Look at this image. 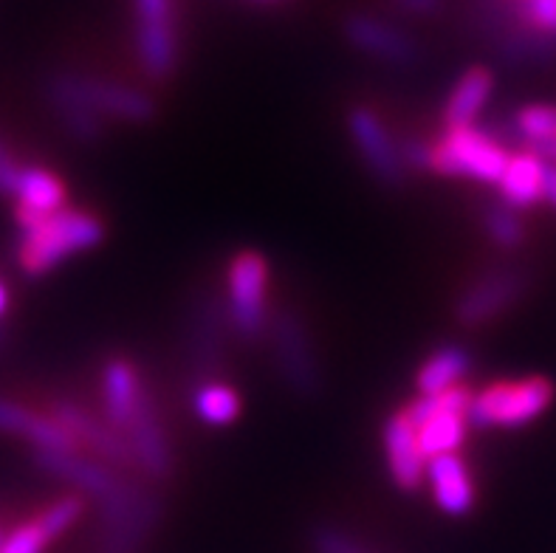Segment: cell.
<instances>
[{
  "label": "cell",
  "instance_id": "6",
  "mask_svg": "<svg viewBox=\"0 0 556 553\" xmlns=\"http://www.w3.org/2000/svg\"><path fill=\"white\" fill-rule=\"evenodd\" d=\"M472 404V392L466 387H452L438 395H421V401L409 406L407 415L416 427L418 449L427 457L455 455V449L466 438V415Z\"/></svg>",
  "mask_w": 556,
  "mask_h": 553
},
{
  "label": "cell",
  "instance_id": "32",
  "mask_svg": "<svg viewBox=\"0 0 556 553\" xmlns=\"http://www.w3.org/2000/svg\"><path fill=\"white\" fill-rule=\"evenodd\" d=\"M21 173L23 167H17V162L12 159L9 148L0 141V192H3V196H14V192H17Z\"/></svg>",
  "mask_w": 556,
  "mask_h": 553
},
{
  "label": "cell",
  "instance_id": "16",
  "mask_svg": "<svg viewBox=\"0 0 556 553\" xmlns=\"http://www.w3.org/2000/svg\"><path fill=\"white\" fill-rule=\"evenodd\" d=\"M37 466L65 480V483H71L74 489L97 500V503L113 498L127 483L125 477L108 469L105 463L83 457L77 452H37Z\"/></svg>",
  "mask_w": 556,
  "mask_h": 553
},
{
  "label": "cell",
  "instance_id": "26",
  "mask_svg": "<svg viewBox=\"0 0 556 553\" xmlns=\"http://www.w3.org/2000/svg\"><path fill=\"white\" fill-rule=\"evenodd\" d=\"M192 406H195V415L212 427H226L232 424L240 413V399L232 387L220 385V381H204L198 385L195 395H192Z\"/></svg>",
  "mask_w": 556,
  "mask_h": 553
},
{
  "label": "cell",
  "instance_id": "33",
  "mask_svg": "<svg viewBox=\"0 0 556 553\" xmlns=\"http://www.w3.org/2000/svg\"><path fill=\"white\" fill-rule=\"evenodd\" d=\"M402 162L404 167L413 169H424L430 167V148L418 139H409L402 144Z\"/></svg>",
  "mask_w": 556,
  "mask_h": 553
},
{
  "label": "cell",
  "instance_id": "8",
  "mask_svg": "<svg viewBox=\"0 0 556 553\" xmlns=\"http://www.w3.org/2000/svg\"><path fill=\"white\" fill-rule=\"evenodd\" d=\"M136 51L153 79H167L178 63V26L173 0H134Z\"/></svg>",
  "mask_w": 556,
  "mask_h": 553
},
{
  "label": "cell",
  "instance_id": "5",
  "mask_svg": "<svg viewBox=\"0 0 556 553\" xmlns=\"http://www.w3.org/2000/svg\"><path fill=\"white\" fill-rule=\"evenodd\" d=\"M268 348H271V359L294 395L300 399H311L317 395L319 385H323V373H319L317 353H314V342L305 328V323L294 311H277L268 316Z\"/></svg>",
  "mask_w": 556,
  "mask_h": 553
},
{
  "label": "cell",
  "instance_id": "23",
  "mask_svg": "<svg viewBox=\"0 0 556 553\" xmlns=\"http://www.w3.org/2000/svg\"><path fill=\"white\" fill-rule=\"evenodd\" d=\"M46 99H49L51 108L56 111V116L63 120L65 130H68L74 139L83 141V144H93V141L102 139V122L105 120L97 116L88 105H83L74 93L65 91L56 77H51L49 83H46Z\"/></svg>",
  "mask_w": 556,
  "mask_h": 553
},
{
  "label": "cell",
  "instance_id": "4",
  "mask_svg": "<svg viewBox=\"0 0 556 553\" xmlns=\"http://www.w3.org/2000/svg\"><path fill=\"white\" fill-rule=\"evenodd\" d=\"M508 150L478 127H455L430 148V169L450 178L497 184L508 164Z\"/></svg>",
  "mask_w": 556,
  "mask_h": 553
},
{
  "label": "cell",
  "instance_id": "13",
  "mask_svg": "<svg viewBox=\"0 0 556 553\" xmlns=\"http://www.w3.org/2000/svg\"><path fill=\"white\" fill-rule=\"evenodd\" d=\"M345 35L367 56L384 60L390 65H413L421 60L416 37L379 21L374 14H351L345 23Z\"/></svg>",
  "mask_w": 556,
  "mask_h": 553
},
{
  "label": "cell",
  "instance_id": "10",
  "mask_svg": "<svg viewBox=\"0 0 556 553\" xmlns=\"http://www.w3.org/2000/svg\"><path fill=\"white\" fill-rule=\"evenodd\" d=\"M529 288V274L517 266H503L483 274L480 280L466 288L455 305V319L464 328H480L506 314Z\"/></svg>",
  "mask_w": 556,
  "mask_h": 553
},
{
  "label": "cell",
  "instance_id": "28",
  "mask_svg": "<svg viewBox=\"0 0 556 553\" xmlns=\"http://www.w3.org/2000/svg\"><path fill=\"white\" fill-rule=\"evenodd\" d=\"M483 226H486L489 238L497 246H503V249H517L522 243V238H526V226L517 217V210L506 206L503 201L486 206V212H483Z\"/></svg>",
  "mask_w": 556,
  "mask_h": 553
},
{
  "label": "cell",
  "instance_id": "18",
  "mask_svg": "<svg viewBox=\"0 0 556 553\" xmlns=\"http://www.w3.org/2000/svg\"><path fill=\"white\" fill-rule=\"evenodd\" d=\"M0 432L21 435L37 452H74L77 441L54 418H42L26 406L0 399Z\"/></svg>",
  "mask_w": 556,
  "mask_h": 553
},
{
  "label": "cell",
  "instance_id": "1",
  "mask_svg": "<svg viewBox=\"0 0 556 553\" xmlns=\"http://www.w3.org/2000/svg\"><path fill=\"white\" fill-rule=\"evenodd\" d=\"M102 235L105 229L99 224V217L77 210H60L23 229L17 260H21L23 272L37 277V274L51 272L56 263H63L71 254L93 249Z\"/></svg>",
  "mask_w": 556,
  "mask_h": 553
},
{
  "label": "cell",
  "instance_id": "20",
  "mask_svg": "<svg viewBox=\"0 0 556 553\" xmlns=\"http://www.w3.org/2000/svg\"><path fill=\"white\" fill-rule=\"evenodd\" d=\"M430 480L438 505L452 517H464L472 512L475 486L466 472V463L458 455H441L430 461Z\"/></svg>",
  "mask_w": 556,
  "mask_h": 553
},
{
  "label": "cell",
  "instance_id": "19",
  "mask_svg": "<svg viewBox=\"0 0 556 553\" xmlns=\"http://www.w3.org/2000/svg\"><path fill=\"white\" fill-rule=\"evenodd\" d=\"M384 447H388L390 472H393L395 483L407 491L418 489L424 480V455L421 449H418L416 427H413L407 410L395 413L388 420V427H384Z\"/></svg>",
  "mask_w": 556,
  "mask_h": 553
},
{
  "label": "cell",
  "instance_id": "2",
  "mask_svg": "<svg viewBox=\"0 0 556 553\" xmlns=\"http://www.w3.org/2000/svg\"><path fill=\"white\" fill-rule=\"evenodd\" d=\"M97 505L99 519L93 531L97 553H139L162 519V500L130 480L113 498Z\"/></svg>",
  "mask_w": 556,
  "mask_h": 553
},
{
  "label": "cell",
  "instance_id": "12",
  "mask_svg": "<svg viewBox=\"0 0 556 553\" xmlns=\"http://www.w3.org/2000/svg\"><path fill=\"white\" fill-rule=\"evenodd\" d=\"M51 418L77 441V447L79 443H88L99 457H105L113 466H136L134 452H130V443H127L125 435L119 429H113L108 420H99L97 415L88 413L85 406L65 399L56 401L51 406Z\"/></svg>",
  "mask_w": 556,
  "mask_h": 553
},
{
  "label": "cell",
  "instance_id": "11",
  "mask_svg": "<svg viewBox=\"0 0 556 553\" xmlns=\"http://www.w3.org/2000/svg\"><path fill=\"white\" fill-rule=\"evenodd\" d=\"M348 130H351V139L359 150L362 162L374 173L376 181L399 187L404 181L402 148L395 144L388 125L370 108H353L348 113Z\"/></svg>",
  "mask_w": 556,
  "mask_h": 553
},
{
  "label": "cell",
  "instance_id": "36",
  "mask_svg": "<svg viewBox=\"0 0 556 553\" xmlns=\"http://www.w3.org/2000/svg\"><path fill=\"white\" fill-rule=\"evenodd\" d=\"M3 309H7V288L0 286V314H3Z\"/></svg>",
  "mask_w": 556,
  "mask_h": 553
},
{
  "label": "cell",
  "instance_id": "7",
  "mask_svg": "<svg viewBox=\"0 0 556 553\" xmlns=\"http://www.w3.org/2000/svg\"><path fill=\"white\" fill-rule=\"evenodd\" d=\"M268 266L257 252H243L229 268V302L226 323L240 339L254 342L268 328Z\"/></svg>",
  "mask_w": 556,
  "mask_h": 553
},
{
  "label": "cell",
  "instance_id": "27",
  "mask_svg": "<svg viewBox=\"0 0 556 553\" xmlns=\"http://www.w3.org/2000/svg\"><path fill=\"white\" fill-rule=\"evenodd\" d=\"M517 139L526 148H536L543 141L556 139V105H526L515 116Z\"/></svg>",
  "mask_w": 556,
  "mask_h": 553
},
{
  "label": "cell",
  "instance_id": "37",
  "mask_svg": "<svg viewBox=\"0 0 556 553\" xmlns=\"http://www.w3.org/2000/svg\"><path fill=\"white\" fill-rule=\"evenodd\" d=\"M257 3H275V0H257Z\"/></svg>",
  "mask_w": 556,
  "mask_h": 553
},
{
  "label": "cell",
  "instance_id": "31",
  "mask_svg": "<svg viewBox=\"0 0 556 553\" xmlns=\"http://www.w3.org/2000/svg\"><path fill=\"white\" fill-rule=\"evenodd\" d=\"M311 542H314V551L317 553H374L365 542L353 540L351 533L337 526L317 528Z\"/></svg>",
  "mask_w": 556,
  "mask_h": 553
},
{
  "label": "cell",
  "instance_id": "15",
  "mask_svg": "<svg viewBox=\"0 0 556 553\" xmlns=\"http://www.w3.org/2000/svg\"><path fill=\"white\" fill-rule=\"evenodd\" d=\"M125 432L136 466L153 480H167L169 472H173V449H169V438L150 395L141 401Z\"/></svg>",
  "mask_w": 556,
  "mask_h": 553
},
{
  "label": "cell",
  "instance_id": "14",
  "mask_svg": "<svg viewBox=\"0 0 556 553\" xmlns=\"http://www.w3.org/2000/svg\"><path fill=\"white\" fill-rule=\"evenodd\" d=\"M224 330L226 314L218 297H201L192 311L190 339H187L190 367L201 385L212 381L218 370L220 356H224Z\"/></svg>",
  "mask_w": 556,
  "mask_h": 553
},
{
  "label": "cell",
  "instance_id": "3",
  "mask_svg": "<svg viewBox=\"0 0 556 553\" xmlns=\"http://www.w3.org/2000/svg\"><path fill=\"white\" fill-rule=\"evenodd\" d=\"M551 401H554V385L548 378L531 376L520 381H497L472 395L466 420L480 429H517L540 418Z\"/></svg>",
  "mask_w": 556,
  "mask_h": 553
},
{
  "label": "cell",
  "instance_id": "25",
  "mask_svg": "<svg viewBox=\"0 0 556 553\" xmlns=\"http://www.w3.org/2000/svg\"><path fill=\"white\" fill-rule=\"evenodd\" d=\"M14 196L21 198V210L37 212V215H54V212L63 210L65 187L60 184V178L51 176L49 169L28 167L21 173Z\"/></svg>",
  "mask_w": 556,
  "mask_h": 553
},
{
  "label": "cell",
  "instance_id": "35",
  "mask_svg": "<svg viewBox=\"0 0 556 553\" xmlns=\"http://www.w3.org/2000/svg\"><path fill=\"white\" fill-rule=\"evenodd\" d=\"M543 201H548L556 210V164H545V181H543Z\"/></svg>",
  "mask_w": 556,
  "mask_h": 553
},
{
  "label": "cell",
  "instance_id": "24",
  "mask_svg": "<svg viewBox=\"0 0 556 553\" xmlns=\"http://www.w3.org/2000/svg\"><path fill=\"white\" fill-rule=\"evenodd\" d=\"M469 365H472V359L464 348H458V344L441 348L418 373V390H421V395H438V392L452 390L466 376Z\"/></svg>",
  "mask_w": 556,
  "mask_h": 553
},
{
  "label": "cell",
  "instance_id": "30",
  "mask_svg": "<svg viewBox=\"0 0 556 553\" xmlns=\"http://www.w3.org/2000/svg\"><path fill=\"white\" fill-rule=\"evenodd\" d=\"M49 542L51 537L46 533L42 523L35 519V523H26L14 533H9L7 540L0 542V553H42Z\"/></svg>",
  "mask_w": 556,
  "mask_h": 553
},
{
  "label": "cell",
  "instance_id": "17",
  "mask_svg": "<svg viewBox=\"0 0 556 553\" xmlns=\"http://www.w3.org/2000/svg\"><path fill=\"white\" fill-rule=\"evenodd\" d=\"M144 399L148 390L141 385L139 370L127 359H111L102 370V404H105L108 424L125 432Z\"/></svg>",
  "mask_w": 556,
  "mask_h": 553
},
{
  "label": "cell",
  "instance_id": "29",
  "mask_svg": "<svg viewBox=\"0 0 556 553\" xmlns=\"http://www.w3.org/2000/svg\"><path fill=\"white\" fill-rule=\"evenodd\" d=\"M83 508H85V500L83 498H63L56 500V503H51L46 512L40 514V523L42 528H46V533H49L51 540L54 537H60L63 531H68L74 523H77L79 517H83Z\"/></svg>",
  "mask_w": 556,
  "mask_h": 553
},
{
  "label": "cell",
  "instance_id": "34",
  "mask_svg": "<svg viewBox=\"0 0 556 553\" xmlns=\"http://www.w3.org/2000/svg\"><path fill=\"white\" fill-rule=\"evenodd\" d=\"M395 3L409 14H435L441 9V0H395Z\"/></svg>",
  "mask_w": 556,
  "mask_h": 553
},
{
  "label": "cell",
  "instance_id": "9",
  "mask_svg": "<svg viewBox=\"0 0 556 553\" xmlns=\"http://www.w3.org/2000/svg\"><path fill=\"white\" fill-rule=\"evenodd\" d=\"M60 79L65 91L91 108L102 120H119V122H150L155 116V102L148 93L127 88L122 83H111V79L85 77V74H54Z\"/></svg>",
  "mask_w": 556,
  "mask_h": 553
},
{
  "label": "cell",
  "instance_id": "39",
  "mask_svg": "<svg viewBox=\"0 0 556 553\" xmlns=\"http://www.w3.org/2000/svg\"><path fill=\"white\" fill-rule=\"evenodd\" d=\"M0 542H3V537H0Z\"/></svg>",
  "mask_w": 556,
  "mask_h": 553
},
{
  "label": "cell",
  "instance_id": "38",
  "mask_svg": "<svg viewBox=\"0 0 556 553\" xmlns=\"http://www.w3.org/2000/svg\"><path fill=\"white\" fill-rule=\"evenodd\" d=\"M0 344H3V334H0Z\"/></svg>",
  "mask_w": 556,
  "mask_h": 553
},
{
  "label": "cell",
  "instance_id": "22",
  "mask_svg": "<svg viewBox=\"0 0 556 553\" xmlns=\"http://www.w3.org/2000/svg\"><path fill=\"white\" fill-rule=\"evenodd\" d=\"M494 79L486 68H469L464 77L458 79V85L452 88L450 102H446L444 120L450 130L455 127H472L475 120L480 116V111L486 108L489 97H492Z\"/></svg>",
  "mask_w": 556,
  "mask_h": 553
},
{
  "label": "cell",
  "instance_id": "21",
  "mask_svg": "<svg viewBox=\"0 0 556 553\" xmlns=\"http://www.w3.org/2000/svg\"><path fill=\"white\" fill-rule=\"evenodd\" d=\"M543 181H545V162L534 153H511L503 169L501 198L511 210H529L536 201H543Z\"/></svg>",
  "mask_w": 556,
  "mask_h": 553
}]
</instances>
